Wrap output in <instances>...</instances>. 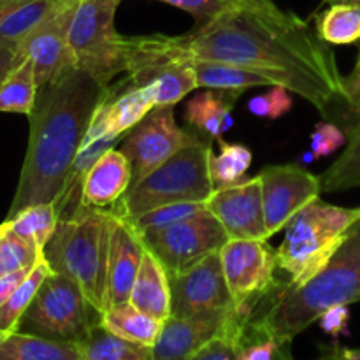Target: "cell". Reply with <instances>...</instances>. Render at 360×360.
Masks as SVG:
<instances>
[{
  "mask_svg": "<svg viewBox=\"0 0 360 360\" xmlns=\"http://www.w3.org/2000/svg\"><path fill=\"white\" fill-rule=\"evenodd\" d=\"M0 360H81L79 347L28 333L0 338Z\"/></svg>",
  "mask_w": 360,
  "mask_h": 360,
  "instance_id": "cell-23",
  "label": "cell"
},
{
  "mask_svg": "<svg viewBox=\"0 0 360 360\" xmlns=\"http://www.w3.org/2000/svg\"><path fill=\"white\" fill-rule=\"evenodd\" d=\"M315 30L327 44L347 46L360 41L359 4H330L316 16Z\"/></svg>",
  "mask_w": 360,
  "mask_h": 360,
  "instance_id": "cell-30",
  "label": "cell"
},
{
  "mask_svg": "<svg viewBox=\"0 0 360 360\" xmlns=\"http://www.w3.org/2000/svg\"><path fill=\"white\" fill-rule=\"evenodd\" d=\"M32 269H34V267H32ZM30 271H18V273L0 276V306H2L7 299H9V295L14 292V288H16L18 285L25 280V276H27Z\"/></svg>",
  "mask_w": 360,
  "mask_h": 360,
  "instance_id": "cell-43",
  "label": "cell"
},
{
  "mask_svg": "<svg viewBox=\"0 0 360 360\" xmlns=\"http://www.w3.org/2000/svg\"><path fill=\"white\" fill-rule=\"evenodd\" d=\"M144 252L146 245L139 232L116 214L108 260V308L129 302Z\"/></svg>",
  "mask_w": 360,
  "mask_h": 360,
  "instance_id": "cell-17",
  "label": "cell"
},
{
  "mask_svg": "<svg viewBox=\"0 0 360 360\" xmlns=\"http://www.w3.org/2000/svg\"><path fill=\"white\" fill-rule=\"evenodd\" d=\"M127 77L134 84L150 88L155 105H174L199 88L193 62L183 60H164Z\"/></svg>",
  "mask_w": 360,
  "mask_h": 360,
  "instance_id": "cell-20",
  "label": "cell"
},
{
  "mask_svg": "<svg viewBox=\"0 0 360 360\" xmlns=\"http://www.w3.org/2000/svg\"><path fill=\"white\" fill-rule=\"evenodd\" d=\"M109 86L76 67L39 86L34 111L28 116L27 155L6 218L35 204L60 199L91 118Z\"/></svg>",
  "mask_w": 360,
  "mask_h": 360,
  "instance_id": "cell-2",
  "label": "cell"
},
{
  "mask_svg": "<svg viewBox=\"0 0 360 360\" xmlns=\"http://www.w3.org/2000/svg\"><path fill=\"white\" fill-rule=\"evenodd\" d=\"M116 213L84 206L58 220L42 255L53 273L79 285L98 315L108 309V260Z\"/></svg>",
  "mask_w": 360,
  "mask_h": 360,
  "instance_id": "cell-4",
  "label": "cell"
},
{
  "mask_svg": "<svg viewBox=\"0 0 360 360\" xmlns=\"http://www.w3.org/2000/svg\"><path fill=\"white\" fill-rule=\"evenodd\" d=\"M98 322L104 329L123 338V340L151 348L157 343L162 333V326H164L162 320L139 311L130 302L108 308L101 315Z\"/></svg>",
  "mask_w": 360,
  "mask_h": 360,
  "instance_id": "cell-24",
  "label": "cell"
},
{
  "mask_svg": "<svg viewBox=\"0 0 360 360\" xmlns=\"http://www.w3.org/2000/svg\"><path fill=\"white\" fill-rule=\"evenodd\" d=\"M359 6H360V4H359Z\"/></svg>",
  "mask_w": 360,
  "mask_h": 360,
  "instance_id": "cell-49",
  "label": "cell"
},
{
  "mask_svg": "<svg viewBox=\"0 0 360 360\" xmlns=\"http://www.w3.org/2000/svg\"><path fill=\"white\" fill-rule=\"evenodd\" d=\"M360 301V220L348 232L338 252L322 271L299 287L280 281L260 302L246 333L271 338L278 343H292L323 311L333 306Z\"/></svg>",
  "mask_w": 360,
  "mask_h": 360,
  "instance_id": "cell-3",
  "label": "cell"
},
{
  "mask_svg": "<svg viewBox=\"0 0 360 360\" xmlns=\"http://www.w3.org/2000/svg\"><path fill=\"white\" fill-rule=\"evenodd\" d=\"M220 151L211 155L210 171L214 190L236 185L246 179L250 165L253 162V153L248 146L239 143H224L220 141Z\"/></svg>",
  "mask_w": 360,
  "mask_h": 360,
  "instance_id": "cell-33",
  "label": "cell"
},
{
  "mask_svg": "<svg viewBox=\"0 0 360 360\" xmlns=\"http://www.w3.org/2000/svg\"><path fill=\"white\" fill-rule=\"evenodd\" d=\"M16 67V46L0 44V86Z\"/></svg>",
  "mask_w": 360,
  "mask_h": 360,
  "instance_id": "cell-44",
  "label": "cell"
},
{
  "mask_svg": "<svg viewBox=\"0 0 360 360\" xmlns=\"http://www.w3.org/2000/svg\"><path fill=\"white\" fill-rule=\"evenodd\" d=\"M323 4H360V0H323Z\"/></svg>",
  "mask_w": 360,
  "mask_h": 360,
  "instance_id": "cell-47",
  "label": "cell"
},
{
  "mask_svg": "<svg viewBox=\"0 0 360 360\" xmlns=\"http://www.w3.org/2000/svg\"><path fill=\"white\" fill-rule=\"evenodd\" d=\"M132 185V165L120 150L112 148L98 158L83 183L84 206L111 210Z\"/></svg>",
  "mask_w": 360,
  "mask_h": 360,
  "instance_id": "cell-19",
  "label": "cell"
},
{
  "mask_svg": "<svg viewBox=\"0 0 360 360\" xmlns=\"http://www.w3.org/2000/svg\"><path fill=\"white\" fill-rule=\"evenodd\" d=\"M348 322H350V309L347 304L333 306L327 311H323L319 319L320 329L334 340H338L343 334H348Z\"/></svg>",
  "mask_w": 360,
  "mask_h": 360,
  "instance_id": "cell-40",
  "label": "cell"
},
{
  "mask_svg": "<svg viewBox=\"0 0 360 360\" xmlns=\"http://www.w3.org/2000/svg\"><path fill=\"white\" fill-rule=\"evenodd\" d=\"M211 155L213 148L206 141L188 144L130 186L125 197L111 210L125 220H134L167 204L207 202L214 192L210 171Z\"/></svg>",
  "mask_w": 360,
  "mask_h": 360,
  "instance_id": "cell-6",
  "label": "cell"
},
{
  "mask_svg": "<svg viewBox=\"0 0 360 360\" xmlns=\"http://www.w3.org/2000/svg\"><path fill=\"white\" fill-rule=\"evenodd\" d=\"M77 2L58 0L55 9L16 46V65L30 58L39 86L51 83L74 67L69 30Z\"/></svg>",
  "mask_w": 360,
  "mask_h": 360,
  "instance_id": "cell-12",
  "label": "cell"
},
{
  "mask_svg": "<svg viewBox=\"0 0 360 360\" xmlns=\"http://www.w3.org/2000/svg\"><path fill=\"white\" fill-rule=\"evenodd\" d=\"M294 108L292 91L281 84H273L266 94H260L248 101V111L259 118L278 120Z\"/></svg>",
  "mask_w": 360,
  "mask_h": 360,
  "instance_id": "cell-37",
  "label": "cell"
},
{
  "mask_svg": "<svg viewBox=\"0 0 360 360\" xmlns=\"http://www.w3.org/2000/svg\"><path fill=\"white\" fill-rule=\"evenodd\" d=\"M259 178L262 181L267 239L287 227L302 207L319 199L322 193L319 176L297 164L267 165L259 172Z\"/></svg>",
  "mask_w": 360,
  "mask_h": 360,
  "instance_id": "cell-14",
  "label": "cell"
},
{
  "mask_svg": "<svg viewBox=\"0 0 360 360\" xmlns=\"http://www.w3.org/2000/svg\"><path fill=\"white\" fill-rule=\"evenodd\" d=\"M42 259V250L0 224V276L30 271Z\"/></svg>",
  "mask_w": 360,
  "mask_h": 360,
  "instance_id": "cell-34",
  "label": "cell"
},
{
  "mask_svg": "<svg viewBox=\"0 0 360 360\" xmlns=\"http://www.w3.org/2000/svg\"><path fill=\"white\" fill-rule=\"evenodd\" d=\"M220 257L234 304L257 311L260 302L280 283L276 250L267 241L229 239Z\"/></svg>",
  "mask_w": 360,
  "mask_h": 360,
  "instance_id": "cell-10",
  "label": "cell"
},
{
  "mask_svg": "<svg viewBox=\"0 0 360 360\" xmlns=\"http://www.w3.org/2000/svg\"><path fill=\"white\" fill-rule=\"evenodd\" d=\"M210 213L221 224L229 239L269 241L259 174L225 188L214 190L206 202Z\"/></svg>",
  "mask_w": 360,
  "mask_h": 360,
  "instance_id": "cell-15",
  "label": "cell"
},
{
  "mask_svg": "<svg viewBox=\"0 0 360 360\" xmlns=\"http://www.w3.org/2000/svg\"><path fill=\"white\" fill-rule=\"evenodd\" d=\"M77 347L81 360H155L153 348L123 340L104 329L101 322L95 323Z\"/></svg>",
  "mask_w": 360,
  "mask_h": 360,
  "instance_id": "cell-25",
  "label": "cell"
},
{
  "mask_svg": "<svg viewBox=\"0 0 360 360\" xmlns=\"http://www.w3.org/2000/svg\"><path fill=\"white\" fill-rule=\"evenodd\" d=\"M4 224L14 234L34 243L37 248L44 250L46 243L49 241L56 225H58V211H56L55 202L35 204V206L20 211L13 218H6Z\"/></svg>",
  "mask_w": 360,
  "mask_h": 360,
  "instance_id": "cell-32",
  "label": "cell"
},
{
  "mask_svg": "<svg viewBox=\"0 0 360 360\" xmlns=\"http://www.w3.org/2000/svg\"><path fill=\"white\" fill-rule=\"evenodd\" d=\"M169 281L171 316H193L236 308L221 267L220 252L211 253L178 273H169Z\"/></svg>",
  "mask_w": 360,
  "mask_h": 360,
  "instance_id": "cell-13",
  "label": "cell"
},
{
  "mask_svg": "<svg viewBox=\"0 0 360 360\" xmlns=\"http://www.w3.org/2000/svg\"><path fill=\"white\" fill-rule=\"evenodd\" d=\"M252 319V309L236 306L225 329L213 340L207 341L204 347H200L188 360H238V352L245 340L246 327Z\"/></svg>",
  "mask_w": 360,
  "mask_h": 360,
  "instance_id": "cell-31",
  "label": "cell"
},
{
  "mask_svg": "<svg viewBox=\"0 0 360 360\" xmlns=\"http://www.w3.org/2000/svg\"><path fill=\"white\" fill-rule=\"evenodd\" d=\"M104 108L112 132L125 136L155 108V101L150 88L134 84L129 77H125L109 86Z\"/></svg>",
  "mask_w": 360,
  "mask_h": 360,
  "instance_id": "cell-22",
  "label": "cell"
},
{
  "mask_svg": "<svg viewBox=\"0 0 360 360\" xmlns=\"http://www.w3.org/2000/svg\"><path fill=\"white\" fill-rule=\"evenodd\" d=\"M30 0H0V25L6 21V18L11 13H14L16 9H20L21 6H25Z\"/></svg>",
  "mask_w": 360,
  "mask_h": 360,
  "instance_id": "cell-45",
  "label": "cell"
},
{
  "mask_svg": "<svg viewBox=\"0 0 360 360\" xmlns=\"http://www.w3.org/2000/svg\"><path fill=\"white\" fill-rule=\"evenodd\" d=\"M122 0H79L69 30L74 67L104 86L118 74L127 72L129 37L115 27Z\"/></svg>",
  "mask_w": 360,
  "mask_h": 360,
  "instance_id": "cell-7",
  "label": "cell"
},
{
  "mask_svg": "<svg viewBox=\"0 0 360 360\" xmlns=\"http://www.w3.org/2000/svg\"><path fill=\"white\" fill-rule=\"evenodd\" d=\"M195 141L199 137L176 123L174 105H155L125 134L120 148L132 165V185Z\"/></svg>",
  "mask_w": 360,
  "mask_h": 360,
  "instance_id": "cell-11",
  "label": "cell"
},
{
  "mask_svg": "<svg viewBox=\"0 0 360 360\" xmlns=\"http://www.w3.org/2000/svg\"><path fill=\"white\" fill-rule=\"evenodd\" d=\"M130 304L146 315L165 320L172 315V295L169 273L153 252L146 248L139 273L130 292Z\"/></svg>",
  "mask_w": 360,
  "mask_h": 360,
  "instance_id": "cell-21",
  "label": "cell"
},
{
  "mask_svg": "<svg viewBox=\"0 0 360 360\" xmlns=\"http://www.w3.org/2000/svg\"><path fill=\"white\" fill-rule=\"evenodd\" d=\"M241 90L206 88L193 95L185 105V122L188 130L206 143L218 141L232 127V109L238 104Z\"/></svg>",
  "mask_w": 360,
  "mask_h": 360,
  "instance_id": "cell-18",
  "label": "cell"
},
{
  "mask_svg": "<svg viewBox=\"0 0 360 360\" xmlns=\"http://www.w3.org/2000/svg\"><path fill=\"white\" fill-rule=\"evenodd\" d=\"M315 360H360V348L340 347L338 343L322 347Z\"/></svg>",
  "mask_w": 360,
  "mask_h": 360,
  "instance_id": "cell-42",
  "label": "cell"
},
{
  "mask_svg": "<svg viewBox=\"0 0 360 360\" xmlns=\"http://www.w3.org/2000/svg\"><path fill=\"white\" fill-rule=\"evenodd\" d=\"M343 94L345 102L350 111L357 116V122H360V53L354 70L343 77Z\"/></svg>",
  "mask_w": 360,
  "mask_h": 360,
  "instance_id": "cell-41",
  "label": "cell"
},
{
  "mask_svg": "<svg viewBox=\"0 0 360 360\" xmlns=\"http://www.w3.org/2000/svg\"><path fill=\"white\" fill-rule=\"evenodd\" d=\"M236 308L193 316H169L153 347L155 360H188L227 326Z\"/></svg>",
  "mask_w": 360,
  "mask_h": 360,
  "instance_id": "cell-16",
  "label": "cell"
},
{
  "mask_svg": "<svg viewBox=\"0 0 360 360\" xmlns=\"http://www.w3.org/2000/svg\"><path fill=\"white\" fill-rule=\"evenodd\" d=\"M347 148L320 178L322 192H343L360 188V122L354 123L347 132Z\"/></svg>",
  "mask_w": 360,
  "mask_h": 360,
  "instance_id": "cell-29",
  "label": "cell"
},
{
  "mask_svg": "<svg viewBox=\"0 0 360 360\" xmlns=\"http://www.w3.org/2000/svg\"><path fill=\"white\" fill-rule=\"evenodd\" d=\"M157 2H164L167 6L185 11L190 16H193L197 27H200V25L217 18L224 11H227L234 4H238L239 0H157Z\"/></svg>",
  "mask_w": 360,
  "mask_h": 360,
  "instance_id": "cell-38",
  "label": "cell"
},
{
  "mask_svg": "<svg viewBox=\"0 0 360 360\" xmlns=\"http://www.w3.org/2000/svg\"><path fill=\"white\" fill-rule=\"evenodd\" d=\"M37 91L39 84L34 63L30 58H25L11 70L0 86V112L30 116L37 101Z\"/></svg>",
  "mask_w": 360,
  "mask_h": 360,
  "instance_id": "cell-28",
  "label": "cell"
},
{
  "mask_svg": "<svg viewBox=\"0 0 360 360\" xmlns=\"http://www.w3.org/2000/svg\"><path fill=\"white\" fill-rule=\"evenodd\" d=\"M136 53L146 63L207 60L245 67L308 101L323 118L347 104L330 46L274 0H239L188 34L141 35Z\"/></svg>",
  "mask_w": 360,
  "mask_h": 360,
  "instance_id": "cell-1",
  "label": "cell"
},
{
  "mask_svg": "<svg viewBox=\"0 0 360 360\" xmlns=\"http://www.w3.org/2000/svg\"><path fill=\"white\" fill-rule=\"evenodd\" d=\"M274 360H276V359H274Z\"/></svg>",
  "mask_w": 360,
  "mask_h": 360,
  "instance_id": "cell-48",
  "label": "cell"
},
{
  "mask_svg": "<svg viewBox=\"0 0 360 360\" xmlns=\"http://www.w3.org/2000/svg\"><path fill=\"white\" fill-rule=\"evenodd\" d=\"M359 220L360 207L334 206L322 197L302 207L276 248L278 269L287 273L288 287H299L322 271Z\"/></svg>",
  "mask_w": 360,
  "mask_h": 360,
  "instance_id": "cell-5",
  "label": "cell"
},
{
  "mask_svg": "<svg viewBox=\"0 0 360 360\" xmlns=\"http://www.w3.org/2000/svg\"><path fill=\"white\" fill-rule=\"evenodd\" d=\"M58 4V0H30L11 13L0 25V44L18 46Z\"/></svg>",
  "mask_w": 360,
  "mask_h": 360,
  "instance_id": "cell-35",
  "label": "cell"
},
{
  "mask_svg": "<svg viewBox=\"0 0 360 360\" xmlns=\"http://www.w3.org/2000/svg\"><path fill=\"white\" fill-rule=\"evenodd\" d=\"M51 273L53 271L51 267H49L48 260L42 255V259L35 264L34 269L25 276V280L21 281V283L14 288L13 294L9 295V299L0 306V338L9 336V334L20 330L21 319H23L28 306L34 301L35 294H37L42 281H44L46 276Z\"/></svg>",
  "mask_w": 360,
  "mask_h": 360,
  "instance_id": "cell-27",
  "label": "cell"
},
{
  "mask_svg": "<svg viewBox=\"0 0 360 360\" xmlns=\"http://www.w3.org/2000/svg\"><path fill=\"white\" fill-rule=\"evenodd\" d=\"M206 210V202H178V204H167V206H160L157 210H151L148 213L141 214V217L129 220L134 225L141 236L146 232L160 231V229L174 225L178 221L186 220V218L193 217L199 211Z\"/></svg>",
  "mask_w": 360,
  "mask_h": 360,
  "instance_id": "cell-36",
  "label": "cell"
},
{
  "mask_svg": "<svg viewBox=\"0 0 360 360\" xmlns=\"http://www.w3.org/2000/svg\"><path fill=\"white\" fill-rule=\"evenodd\" d=\"M197 83L199 88H220V90H241L255 86H273L269 77L259 72L245 69V67L231 65L221 62H207V60H193Z\"/></svg>",
  "mask_w": 360,
  "mask_h": 360,
  "instance_id": "cell-26",
  "label": "cell"
},
{
  "mask_svg": "<svg viewBox=\"0 0 360 360\" xmlns=\"http://www.w3.org/2000/svg\"><path fill=\"white\" fill-rule=\"evenodd\" d=\"M141 238L146 248L164 264L167 273H178L193 266L204 257L220 252L229 241L227 232L207 206L186 220L160 231L146 232Z\"/></svg>",
  "mask_w": 360,
  "mask_h": 360,
  "instance_id": "cell-9",
  "label": "cell"
},
{
  "mask_svg": "<svg viewBox=\"0 0 360 360\" xmlns=\"http://www.w3.org/2000/svg\"><path fill=\"white\" fill-rule=\"evenodd\" d=\"M348 141L347 134L340 129L338 125L329 122H322L315 127L311 132V141H309V150L313 151L316 160L323 157H329L334 151L345 146Z\"/></svg>",
  "mask_w": 360,
  "mask_h": 360,
  "instance_id": "cell-39",
  "label": "cell"
},
{
  "mask_svg": "<svg viewBox=\"0 0 360 360\" xmlns=\"http://www.w3.org/2000/svg\"><path fill=\"white\" fill-rule=\"evenodd\" d=\"M101 315L69 278L51 273L39 287L20 323L21 333L81 343Z\"/></svg>",
  "mask_w": 360,
  "mask_h": 360,
  "instance_id": "cell-8",
  "label": "cell"
},
{
  "mask_svg": "<svg viewBox=\"0 0 360 360\" xmlns=\"http://www.w3.org/2000/svg\"><path fill=\"white\" fill-rule=\"evenodd\" d=\"M315 160H316V158H315V155H313L311 150L306 151V153L301 157V162H302V164H304V165H306V164H311V162H315Z\"/></svg>",
  "mask_w": 360,
  "mask_h": 360,
  "instance_id": "cell-46",
  "label": "cell"
}]
</instances>
